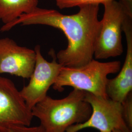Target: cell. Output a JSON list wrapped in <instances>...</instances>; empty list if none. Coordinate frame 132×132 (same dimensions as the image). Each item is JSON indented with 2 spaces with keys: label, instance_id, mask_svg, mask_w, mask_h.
Segmentation results:
<instances>
[{
  "label": "cell",
  "instance_id": "6",
  "mask_svg": "<svg viewBox=\"0 0 132 132\" xmlns=\"http://www.w3.org/2000/svg\"><path fill=\"white\" fill-rule=\"evenodd\" d=\"M36 60L32 73L28 85L24 86L20 94L30 110L42 100L47 95L50 88L54 84L63 66L57 60L53 50L50 54L52 61H47L43 56L40 45L35 46Z\"/></svg>",
  "mask_w": 132,
  "mask_h": 132
},
{
  "label": "cell",
  "instance_id": "14",
  "mask_svg": "<svg viewBox=\"0 0 132 132\" xmlns=\"http://www.w3.org/2000/svg\"><path fill=\"white\" fill-rule=\"evenodd\" d=\"M111 132H126L125 131H122L121 130H118V129H115V130H113V131H112Z\"/></svg>",
  "mask_w": 132,
  "mask_h": 132
},
{
  "label": "cell",
  "instance_id": "5",
  "mask_svg": "<svg viewBox=\"0 0 132 132\" xmlns=\"http://www.w3.org/2000/svg\"><path fill=\"white\" fill-rule=\"evenodd\" d=\"M85 99L92 108L90 118L84 122L70 126L66 132H77L88 128H94L100 132H111L115 129L132 132L123 118L121 103L87 92L86 93Z\"/></svg>",
  "mask_w": 132,
  "mask_h": 132
},
{
  "label": "cell",
  "instance_id": "12",
  "mask_svg": "<svg viewBox=\"0 0 132 132\" xmlns=\"http://www.w3.org/2000/svg\"><path fill=\"white\" fill-rule=\"evenodd\" d=\"M122 116L124 122L132 132V93H130L121 103Z\"/></svg>",
  "mask_w": 132,
  "mask_h": 132
},
{
  "label": "cell",
  "instance_id": "9",
  "mask_svg": "<svg viewBox=\"0 0 132 132\" xmlns=\"http://www.w3.org/2000/svg\"><path fill=\"white\" fill-rule=\"evenodd\" d=\"M122 31L125 35L127 52L122 68L118 75L108 79L106 92L109 98L121 103L132 90V18L125 20Z\"/></svg>",
  "mask_w": 132,
  "mask_h": 132
},
{
  "label": "cell",
  "instance_id": "13",
  "mask_svg": "<svg viewBox=\"0 0 132 132\" xmlns=\"http://www.w3.org/2000/svg\"><path fill=\"white\" fill-rule=\"evenodd\" d=\"M9 132H45L40 125L38 126L29 127L23 125H14L9 129Z\"/></svg>",
  "mask_w": 132,
  "mask_h": 132
},
{
  "label": "cell",
  "instance_id": "4",
  "mask_svg": "<svg viewBox=\"0 0 132 132\" xmlns=\"http://www.w3.org/2000/svg\"><path fill=\"white\" fill-rule=\"evenodd\" d=\"M132 2L114 0L103 5L104 14L94 45L96 59H107L122 54L123 24L128 15L132 13Z\"/></svg>",
  "mask_w": 132,
  "mask_h": 132
},
{
  "label": "cell",
  "instance_id": "1",
  "mask_svg": "<svg viewBox=\"0 0 132 132\" xmlns=\"http://www.w3.org/2000/svg\"><path fill=\"white\" fill-rule=\"evenodd\" d=\"M78 7L79 10L76 14L65 15L56 10L37 7L22 14L14 22L4 24L0 30L6 31L18 24H41L61 30L66 36L68 45L57 53V60L63 67H79L93 59L101 21L98 19L99 5Z\"/></svg>",
  "mask_w": 132,
  "mask_h": 132
},
{
  "label": "cell",
  "instance_id": "2",
  "mask_svg": "<svg viewBox=\"0 0 132 132\" xmlns=\"http://www.w3.org/2000/svg\"><path fill=\"white\" fill-rule=\"evenodd\" d=\"M86 92L73 89L66 97L53 99L47 95L31 109L45 132H66L71 125L87 121L92 113L85 99Z\"/></svg>",
  "mask_w": 132,
  "mask_h": 132
},
{
  "label": "cell",
  "instance_id": "7",
  "mask_svg": "<svg viewBox=\"0 0 132 132\" xmlns=\"http://www.w3.org/2000/svg\"><path fill=\"white\" fill-rule=\"evenodd\" d=\"M33 118L14 83L0 76V132L14 125L30 126Z\"/></svg>",
  "mask_w": 132,
  "mask_h": 132
},
{
  "label": "cell",
  "instance_id": "8",
  "mask_svg": "<svg viewBox=\"0 0 132 132\" xmlns=\"http://www.w3.org/2000/svg\"><path fill=\"white\" fill-rule=\"evenodd\" d=\"M36 60L34 50L19 46L8 37L0 39V74L28 79L33 72Z\"/></svg>",
  "mask_w": 132,
  "mask_h": 132
},
{
  "label": "cell",
  "instance_id": "10",
  "mask_svg": "<svg viewBox=\"0 0 132 132\" xmlns=\"http://www.w3.org/2000/svg\"><path fill=\"white\" fill-rule=\"evenodd\" d=\"M38 0H0V20L10 24L38 7Z\"/></svg>",
  "mask_w": 132,
  "mask_h": 132
},
{
  "label": "cell",
  "instance_id": "11",
  "mask_svg": "<svg viewBox=\"0 0 132 132\" xmlns=\"http://www.w3.org/2000/svg\"><path fill=\"white\" fill-rule=\"evenodd\" d=\"M57 7L60 9L79 7L82 5H103L104 3L114 0H54ZM132 2V0H122Z\"/></svg>",
  "mask_w": 132,
  "mask_h": 132
},
{
  "label": "cell",
  "instance_id": "3",
  "mask_svg": "<svg viewBox=\"0 0 132 132\" xmlns=\"http://www.w3.org/2000/svg\"><path fill=\"white\" fill-rule=\"evenodd\" d=\"M120 67L119 61L101 62L94 59L79 67H63L52 88L61 92L65 87L70 86L74 89L108 98L106 92L108 76L118 72Z\"/></svg>",
  "mask_w": 132,
  "mask_h": 132
}]
</instances>
